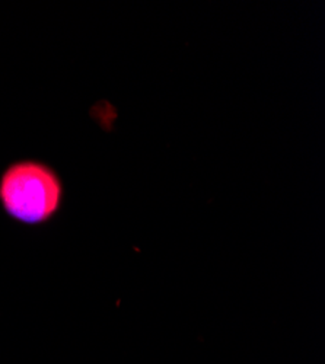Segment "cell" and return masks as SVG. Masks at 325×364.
I'll list each match as a JSON object with an SVG mask.
<instances>
[{
	"instance_id": "cell-1",
	"label": "cell",
	"mask_w": 325,
	"mask_h": 364,
	"mask_svg": "<svg viewBox=\"0 0 325 364\" xmlns=\"http://www.w3.org/2000/svg\"><path fill=\"white\" fill-rule=\"evenodd\" d=\"M65 200L66 186L62 175L43 159H15L0 172V208L18 225H50L62 213Z\"/></svg>"
}]
</instances>
